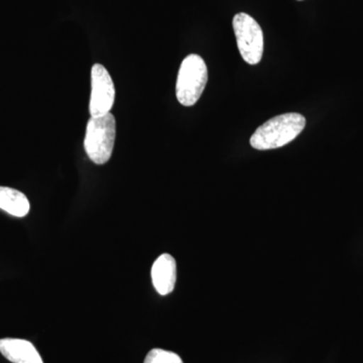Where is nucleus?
<instances>
[{"label": "nucleus", "mask_w": 363, "mask_h": 363, "mask_svg": "<svg viewBox=\"0 0 363 363\" xmlns=\"http://www.w3.org/2000/svg\"><path fill=\"white\" fill-rule=\"evenodd\" d=\"M116 98V88L108 72L100 64L91 70V117L105 116L111 112Z\"/></svg>", "instance_id": "5"}, {"label": "nucleus", "mask_w": 363, "mask_h": 363, "mask_svg": "<svg viewBox=\"0 0 363 363\" xmlns=\"http://www.w3.org/2000/svg\"><path fill=\"white\" fill-rule=\"evenodd\" d=\"M143 363H184L176 353L160 348H155L147 353Z\"/></svg>", "instance_id": "9"}, {"label": "nucleus", "mask_w": 363, "mask_h": 363, "mask_svg": "<svg viewBox=\"0 0 363 363\" xmlns=\"http://www.w3.org/2000/svg\"><path fill=\"white\" fill-rule=\"evenodd\" d=\"M152 279L157 292L162 296L173 292L177 281L176 260L168 253L157 257L152 267Z\"/></svg>", "instance_id": "6"}, {"label": "nucleus", "mask_w": 363, "mask_h": 363, "mask_svg": "<svg viewBox=\"0 0 363 363\" xmlns=\"http://www.w3.org/2000/svg\"><path fill=\"white\" fill-rule=\"evenodd\" d=\"M116 123L113 114L91 117L86 128L84 147L93 162L104 164L111 160L116 142Z\"/></svg>", "instance_id": "2"}, {"label": "nucleus", "mask_w": 363, "mask_h": 363, "mask_svg": "<svg viewBox=\"0 0 363 363\" xmlns=\"http://www.w3.org/2000/svg\"><path fill=\"white\" fill-rule=\"evenodd\" d=\"M0 352L13 363H44L35 346L23 339H0Z\"/></svg>", "instance_id": "7"}, {"label": "nucleus", "mask_w": 363, "mask_h": 363, "mask_svg": "<svg viewBox=\"0 0 363 363\" xmlns=\"http://www.w3.org/2000/svg\"><path fill=\"white\" fill-rule=\"evenodd\" d=\"M305 125L306 118L302 114H281L259 126L250 138V145L259 150L279 149L295 140Z\"/></svg>", "instance_id": "1"}, {"label": "nucleus", "mask_w": 363, "mask_h": 363, "mask_svg": "<svg viewBox=\"0 0 363 363\" xmlns=\"http://www.w3.org/2000/svg\"><path fill=\"white\" fill-rule=\"evenodd\" d=\"M28 198L14 189L0 187V209L16 217H25L30 212Z\"/></svg>", "instance_id": "8"}, {"label": "nucleus", "mask_w": 363, "mask_h": 363, "mask_svg": "<svg viewBox=\"0 0 363 363\" xmlns=\"http://www.w3.org/2000/svg\"><path fill=\"white\" fill-rule=\"evenodd\" d=\"M233 30L242 59L250 65H257L264 54V33L257 21L247 13L233 18Z\"/></svg>", "instance_id": "4"}, {"label": "nucleus", "mask_w": 363, "mask_h": 363, "mask_svg": "<svg viewBox=\"0 0 363 363\" xmlns=\"http://www.w3.org/2000/svg\"><path fill=\"white\" fill-rule=\"evenodd\" d=\"M208 71L204 60L198 55H189L182 62L177 79L176 94L184 106H193L201 97L207 84Z\"/></svg>", "instance_id": "3"}]
</instances>
